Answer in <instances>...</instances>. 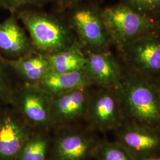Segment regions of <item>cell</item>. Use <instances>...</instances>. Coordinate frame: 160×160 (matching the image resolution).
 I'll return each instance as SVG.
<instances>
[{"instance_id":"5bb4252c","label":"cell","mask_w":160,"mask_h":160,"mask_svg":"<svg viewBox=\"0 0 160 160\" xmlns=\"http://www.w3.org/2000/svg\"><path fill=\"white\" fill-rule=\"evenodd\" d=\"M94 84L83 70L58 72L49 70L37 86L51 97L79 88H90Z\"/></svg>"},{"instance_id":"5b68a950","label":"cell","mask_w":160,"mask_h":160,"mask_svg":"<svg viewBox=\"0 0 160 160\" xmlns=\"http://www.w3.org/2000/svg\"><path fill=\"white\" fill-rule=\"evenodd\" d=\"M12 101L16 104L20 116L32 131H50L53 128L52 97L37 85L24 83Z\"/></svg>"},{"instance_id":"4fadbf2b","label":"cell","mask_w":160,"mask_h":160,"mask_svg":"<svg viewBox=\"0 0 160 160\" xmlns=\"http://www.w3.org/2000/svg\"><path fill=\"white\" fill-rule=\"evenodd\" d=\"M32 131L23 120L12 114L0 118V160H16Z\"/></svg>"},{"instance_id":"7c38bea8","label":"cell","mask_w":160,"mask_h":160,"mask_svg":"<svg viewBox=\"0 0 160 160\" xmlns=\"http://www.w3.org/2000/svg\"><path fill=\"white\" fill-rule=\"evenodd\" d=\"M85 52V51H84ZM83 71L99 88H115L122 78L119 64L109 51L85 52Z\"/></svg>"},{"instance_id":"277c9868","label":"cell","mask_w":160,"mask_h":160,"mask_svg":"<svg viewBox=\"0 0 160 160\" xmlns=\"http://www.w3.org/2000/svg\"><path fill=\"white\" fill-rule=\"evenodd\" d=\"M101 8L84 2L62 12L84 51H109V36L101 17Z\"/></svg>"},{"instance_id":"30bf717a","label":"cell","mask_w":160,"mask_h":160,"mask_svg":"<svg viewBox=\"0 0 160 160\" xmlns=\"http://www.w3.org/2000/svg\"><path fill=\"white\" fill-rule=\"evenodd\" d=\"M89 88H79L52 97L51 117L53 128L74 126L84 119L89 97Z\"/></svg>"},{"instance_id":"603a6c76","label":"cell","mask_w":160,"mask_h":160,"mask_svg":"<svg viewBox=\"0 0 160 160\" xmlns=\"http://www.w3.org/2000/svg\"><path fill=\"white\" fill-rule=\"evenodd\" d=\"M152 83L154 86L156 90V92L160 101V77H159V78L157 80H155L154 82H152Z\"/></svg>"},{"instance_id":"7a4b0ae2","label":"cell","mask_w":160,"mask_h":160,"mask_svg":"<svg viewBox=\"0 0 160 160\" xmlns=\"http://www.w3.org/2000/svg\"><path fill=\"white\" fill-rule=\"evenodd\" d=\"M117 92L124 120L160 126V101L153 83L137 73L123 74Z\"/></svg>"},{"instance_id":"8992f818","label":"cell","mask_w":160,"mask_h":160,"mask_svg":"<svg viewBox=\"0 0 160 160\" xmlns=\"http://www.w3.org/2000/svg\"><path fill=\"white\" fill-rule=\"evenodd\" d=\"M84 120L94 131L117 129L124 122L119 98L114 88H99L90 92Z\"/></svg>"},{"instance_id":"cb8c5ba5","label":"cell","mask_w":160,"mask_h":160,"mask_svg":"<svg viewBox=\"0 0 160 160\" xmlns=\"http://www.w3.org/2000/svg\"><path fill=\"white\" fill-rule=\"evenodd\" d=\"M143 160H160V154L153 156V157H149L148 158H147V159H145Z\"/></svg>"},{"instance_id":"ac0fdd59","label":"cell","mask_w":160,"mask_h":160,"mask_svg":"<svg viewBox=\"0 0 160 160\" xmlns=\"http://www.w3.org/2000/svg\"><path fill=\"white\" fill-rule=\"evenodd\" d=\"M93 157L97 160H135L117 142L100 140Z\"/></svg>"},{"instance_id":"2e32d148","label":"cell","mask_w":160,"mask_h":160,"mask_svg":"<svg viewBox=\"0 0 160 160\" xmlns=\"http://www.w3.org/2000/svg\"><path fill=\"white\" fill-rule=\"evenodd\" d=\"M46 57L50 70L58 72L82 70L87 61L86 53L78 40L68 48Z\"/></svg>"},{"instance_id":"d4e9b609","label":"cell","mask_w":160,"mask_h":160,"mask_svg":"<svg viewBox=\"0 0 160 160\" xmlns=\"http://www.w3.org/2000/svg\"><path fill=\"white\" fill-rule=\"evenodd\" d=\"M4 0H0V8L2 7V3H3Z\"/></svg>"},{"instance_id":"ba28073f","label":"cell","mask_w":160,"mask_h":160,"mask_svg":"<svg viewBox=\"0 0 160 160\" xmlns=\"http://www.w3.org/2000/svg\"><path fill=\"white\" fill-rule=\"evenodd\" d=\"M116 142L135 160L160 154V126L123 123L115 130Z\"/></svg>"},{"instance_id":"3957f363","label":"cell","mask_w":160,"mask_h":160,"mask_svg":"<svg viewBox=\"0 0 160 160\" xmlns=\"http://www.w3.org/2000/svg\"><path fill=\"white\" fill-rule=\"evenodd\" d=\"M100 13L110 43L120 50L160 27L158 20L143 16L122 2L101 8Z\"/></svg>"},{"instance_id":"9a60e30c","label":"cell","mask_w":160,"mask_h":160,"mask_svg":"<svg viewBox=\"0 0 160 160\" xmlns=\"http://www.w3.org/2000/svg\"><path fill=\"white\" fill-rule=\"evenodd\" d=\"M4 59L8 68L23 80L24 83L37 85L50 70L46 55L39 53L14 59Z\"/></svg>"},{"instance_id":"e0dca14e","label":"cell","mask_w":160,"mask_h":160,"mask_svg":"<svg viewBox=\"0 0 160 160\" xmlns=\"http://www.w3.org/2000/svg\"><path fill=\"white\" fill-rule=\"evenodd\" d=\"M49 132H32L23 144L16 160H48L52 143Z\"/></svg>"},{"instance_id":"d6986e66","label":"cell","mask_w":160,"mask_h":160,"mask_svg":"<svg viewBox=\"0 0 160 160\" xmlns=\"http://www.w3.org/2000/svg\"><path fill=\"white\" fill-rule=\"evenodd\" d=\"M133 10L152 19L160 18V0H121Z\"/></svg>"},{"instance_id":"ffe728a7","label":"cell","mask_w":160,"mask_h":160,"mask_svg":"<svg viewBox=\"0 0 160 160\" xmlns=\"http://www.w3.org/2000/svg\"><path fill=\"white\" fill-rule=\"evenodd\" d=\"M51 0H4L2 8L10 13H16L19 10L26 7L42 8Z\"/></svg>"},{"instance_id":"52a82bcc","label":"cell","mask_w":160,"mask_h":160,"mask_svg":"<svg viewBox=\"0 0 160 160\" xmlns=\"http://www.w3.org/2000/svg\"><path fill=\"white\" fill-rule=\"evenodd\" d=\"M52 140L49 160H87L93 157L99 139L89 129L75 126L57 129Z\"/></svg>"},{"instance_id":"9c48e42d","label":"cell","mask_w":160,"mask_h":160,"mask_svg":"<svg viewBox=\"0 0 160 160\" xmlns=\"http://www.w3.org/2000/svg\"><path fill=\"white\" fill-rule=\"evenodd\" d=\"M121 51L139 74L160 77V36L155 32L132 41Z\"/></svg>"},{"instance_id":"8fae6325","label":"cell","mask_w":160,"mask_h":160,"mask_svg":"<svg viewBox=\"0 0 160 160\" xmlns=\"http://www.w3.org/2000/svg\"><path fill=\"white\" fill-rule=\"evenodd\" d=\"M16 13L0 23V55L6 59H14L38 53L19 23Z\"/></svg>"},{"instance_id":"44dd1931","label":"cell","mask_w":160,"mask_h":160,"mask_svg":"<svg viewBox=\"0 0 160 160\" xmlns=\"http://www.w3.org/2000/svg\"><path fill=\"white\" fill-rule=\"evenodd\" d=\"M7 65L4 58L0 55V98L4 101H12L13 93L10 87Z\"/></svg>"},{"instance_id":"7402d4cb","label":"cell","mask_w":160,"mask_h":160,"mask_svg":"<svg viewBox=\"0 0 160 160\" xmlns=\"http://www.w3.org/2000/svg\"><path fill=\"white\" fill-rule=\"evenodd\" d=\"M102 0H53V8L55 12L62 13L72 6L84 2L99 1Z\"/></svg>"},{"instance_id":"6da1fadb","label":"cell","mask_w":160,"mask_h":160,"mask_svg":"<svg viewBox=\"0 0 160 160\" xmlns=\"http://www.w3.org/2000/svg\"><path fill=\"white\" fill-rule=\"evenodd\" d=\"M16 13L39 53L51 55L68 48L77 41L63 13L45 12L33 7L23 8Z\"/></svg>"}]
</instances>
